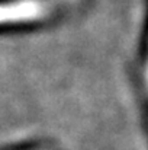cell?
I'll return each mask as SVG.
<instances>
[{
    "label": "cell",
    "instance_id": "1",
    "mask_svg": "<svg viewBox=\"0 0 148 150\" xmlns=\"http://www.w3.org/2000/svg\"><path fill=\"white\" fill-rule=\"evenodd\" d=\"M52 12V0H0V28L44 22Z\"/></svg>",
    "mask_w": 148,
    "mask_h": 150
},
{
    "label": "cell",
    "instance_id": "2",
    "mask_svg": "<svg viewBox=\"0 0 148 150\" xmlns=\"http://www.w3.org/2000/svg\"><path fill=\"white\" fill-rule=\"evenodd\" d=\"M65 1H76V0H65Z\"/></svg>",
    "mask_w": 148,
    "mask_h": 150
},
{
    "label": "cell",
    "instance_id": "3",
    "mask_svg": "<svg viewBox=\"0 0 148 150\" xmlns=\"http://www.w3.org/2000/svg\"><path fill=\"white\" fill-rule=\"evenodd\" d=\"M147 79H148V67H147Z\"/></svg>",
    "mask_w": 148,
    "mask_h": 150
}]
</instances>
